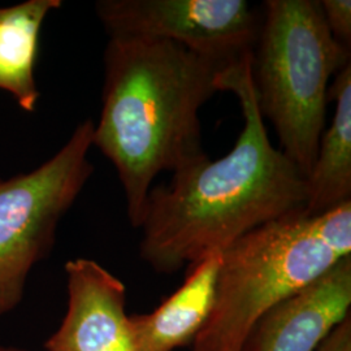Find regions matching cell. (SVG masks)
<instances>
[{"label":"cell","instance_id":"1","mask_svg":"<svg viewBox=\"0 0 351 351\" xmlns=\"http://www.w3.org/2000/svg\"><path fill=\"white\" fill-rule=\"evenodd\" d=\"M250 53L226 65L219 90L234 94L243 126L232 150L207 154L151 188L139 256L156 274L173 275L221 252L252 229L306 208V177L268 136L251 80Z\"/></svg>","mask_w":351,"mask_h":351},{"label":"cell","instance_id":"2","mask_svg":"<svg viewBox=\"0 0 351 351\" xmlns=\"http://www.w3.org/2000/svg\"><path fill=\"white\" fill-rule=\"evenodd\" d=\"M108 37L93 146L116 168L128 219L139 229L156 176L206 154L199 112L220 91L219 75L230 63L164 39Z\"/></svg>","mask_w":351,"mask_h":351},{"label":"cell","instance_id":"3","mask_svg":"<svg viewBox=\"0 0 351 351\" xmlns=\"http://www.w3.org/2000/svg\"><path fill=\"white\" fill-rule=\"evenodd\" d=\"M351 255V202L288 213L220 252L213 310L189 351H242L277 303Z\"/></svg>","mask_w":351,"mask_h":351},{"label":"cell","instance_id":"4","mask_svg":"<svg viewBox=\"0 0 351 351\" xmlns=\"http://www.w3.org/2000/svg\"><path fill=\"white\" fill-rule=\"evenodd\" d=\"M350 62L330 34L319 0H268L251 51L250 72L263 119L307 177L326 130L329 81Z\"/></svg>","mask_w":351,"mask_h":351},{"label":"cell","instance_id":"5","mask_svg":"<svg viewBox=\"0 0 351 351\" xmlns=\"http://www.w3.org/2000/svg\"><path fill=\"white\" fill-rule=\"evenodd\" d=\"M93 134L88 119L50 160L0 180V317L24 300L32 268L50 254L60 220L93 175Z\"/></svg>","mask_w":351,"mask_h":351},{"label":"cell","instance_id":"6","mask_svg":"<svg viewBox=\"0 0 351 351\" xmlns=\"http://www.w3.org/2000/svg\"><path fill=\"white\" fill-rule=\"evenodd\" d=\"M95 10L107 34L164 39L226 63L250 53L262 24L246 0H101Z\"/></svg>","mask_w":351,"mask_h":351},{"label":"cell","instance_id":"7","mask_svg":"<svg viewBox=\"0 0 351 351\" xmlns=\"http://www.w3.org/2000/svg\"><path fill=\"white\" fill-rule=\"evenodd\" d=\"M68 306L46 351H134L124 282L88 258L65 263Z\"/></svg>","mask_w":351,"mask_h":351},{"label":"cell","instance_id":"8","mask_svg":"<svg viewBox=\"0 0 351 351\" xmlns=\"http://www.w3.org/2000/svg\"><path fill=\"white\" fill-rule=\"evenodd\" d=\"M350 307L351 255L274 306L242 351H317Z\"/></svg>","mask_w":351,"mask_h":351},{"label":"cell","instance_id":"9","mask_svg":"<svg viewBox=\"0 0 351 351\" xmlns=\"http://www.w3.org/2000/svg\"><path fill=\"white\" fill-rule=\"evenodd\" d=\"M220 252L188 268L184 284L149 314L128 319L134 351H176L191 346L213 310Z\"/></svg>","mask_w":351,"mask_h":351},{"label":"cell","instance_id":"10","mask_svg":"<svg viewBox=\"0 0 351 351\" xmlns=\"http://www.w3.org/2000/svg\"><path fill=\"white\" fill-rule=\"evenodd\" d=\"M336 101L332 123L324 130L313 168L306 177L307 213H326L351 202V63L329 88Z\"/></svg>","mask_w":351,"mask_h":351},{"label":"cell","instance_id":"11","mask_svg":"<svg viewBox=\"0 0 351 351\" xmlns=\"http://www.w3.org/2000/svg\"><path fill=\"white\" fill-rule=\"evenodd\" d=\"M60 7V0L0 7V90L10 93L26 112H34L39 99L34 72L40 29L47 14Z\"/></svg>","mask_w":351,"mask_h":351},{"label":"cell","instance_id":"12","mask_svg":"<svg viewBox=\"0 0 351 351\" xmlns=\"http://www.w3.org/2000/svg\"><path fill=\"white\" fill-rule=\"evenodd\" d=\"M326 26L333 38L343 47L351 46L350 0H319Z\"/></svg>","mask_w":351,"mask_h":351},{"label":"cell","instance_id":"13","mask_svg":"<svg viewBox=\"0 0 351 351\" xmlns=\"http://www.w3.org/2000/svg\"><path fill=\"white\" fill-rule=\"evenodd\" d=\"M317 351H351V317L339 324Z\"/></svg>","mask_w":351,"mask_h":351},{"label":"cell","instance_id":"14","mask_svg":"<svg viewBox=\"0 0 351 351\" xmlns=\"http://www.w3.org/2000/svg\"><path fill=\"white\" fill-rule=\"evenodd\" d=\"M0 351H30L20 348H12V346H0Z\"/></svg>","mask_w":351,"mask_h":351}]
</instances>
